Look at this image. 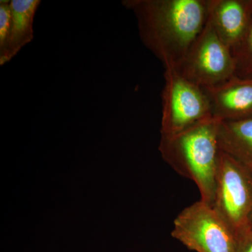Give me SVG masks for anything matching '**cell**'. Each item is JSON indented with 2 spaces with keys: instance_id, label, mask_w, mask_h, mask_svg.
Masks as SVG:
<instances>
[{
  "instance_id": "1",
  "label": "cell",
  "mask_w": 252,
  "mask_h": 252,
  "mask_svg": "<svg viewBox=\"0 0 252 252\" xmlns=\"http://www.w3.org/2000/svg\"><path fill=\"white\" fill-rule=\"evenodd\" d=\"M141 39L163 64L178 70L208 19L209 0H126Z\"/></svg>"
},
{
  "instance_id": "2",
  "label": "cell",
  "mask_w": 252,
  "mask_h": 252,
  "mask_svg": "<svg viewBox=\"0 0 252 252\" xmlns=\"http://www.w3.org/2000/svg\"><path fill=\"white\" fill-rule=\"evenodd\" d=\"M219 124L215 118L170 136H161L158 149L179 175L196 185L200 200L212 205L220 154Z\"/></svg>"
},
{
  "instance_id": "3",
  "label": "cell",
  "mask_w": 252,
  "mask_h": 252,
  "mask_svg": "<svg viewBox=\"0 0 252 252\" xmlns=\"http://www.w3.org/2000/svg\"><path fill=\"white\" fill-rule=\"evenodd\" d=\"M162 94L161 136L180 133L214 118L206 91L177 69H165Z\"/></svg>"
},
{
  "instance_id": "4",
  "label": "cell",
  "mask_w": 252,
  "mask_h": 252,
  "mask_svg": "<svg viewBox=\"0 0 252 252\" xmlns=\"http://www.w3.org/2000/svg\"><path fill=\"white\" fill-rule=\"evenodd\" d=\"M212 206L235 236L252 225V174L221 151Z\"/></svg>"
},
{
  "instance_id": "5",
  "label": "cell",
  "mask_w": 252,
  "mask_h": 252,
  "mask_svg": "<svg viewBox=\"0 0 252 252\" xmlns=\"http://www.w3.org/2000/svg\"><path fill=\"white\" fill-rule=\"evenodd\" d=\"M172 238L196 252H235L236 236L212 205L200 200L173 222Z\"/></svg>"
},
{
  "instance_id": "6",
  "label": "cell",
  "mask_w": 252,
  "mask_h": 252,
  "mask_svg": "<svg viewBox=\"0 0 252 252\" xmlns=\"http://www.w3.org/2000/svg\"><path fill=\"white\" fill-rule=\"evenodd\" d=\"M178 71L189 80L203 88L220 85L236 76L233 52L208 19Z\"/></svg>"
},
{
  "instance_id": "7",
  "label": "cell",
  "mask_w": 252,
  "mask_h": 252,
  "mask_svg": "<svg viewBox=\"0 0 252 252\" xmlns=\"http://www.w3.org/2000/svg\"><path fill=\"white\" fill-rule=\"evenodd\" d=\"M204 89L211 104L212 116L217 120L252 118V78L235 76L220 85Z\"/></svg>"
},
{
  "instance_id": "8",
  "label": "cell",
  "mask_w": 252,
  "mask_h": 252,
  "mask_svg": "<svg viewBox=\"0 0 252 252\" xmlns=\"http://www.w3.org/2000/svg\"><path fill=\"white\" fill-rule=\"evenodd\" d=\"M252 18V0H209L208 20L232 52L243 41Z\"/></svg>"
},
{
  "instance_id": "9",
  "label": "cell",
  "mask_w": 252,
  "mask_h": 252,
  "mask_svg": "<svg viewBox=\"0 0 252 252\" xmlns=\"http://www.w3.org/2000/svg\"><path fill=\"white\" fill-rule=\"evenodd\" d=\"M41 1L39 0L10 1L11 26L9 39L4 49L0 51V64H5L32 40L33 21Z\"/></svg>"
},
{
  "instance_id": "10",
  "label": "cell",
  "mask_w": 252,
  "mask_h": 252,
  "mask_svg": "<svg viewBox=\"0 0 252 252\" xmlns=\"http://www.w3.org/2000/svg\"><path fill=\"white\" fill-rule=\"evenodd\" d=\"M218 134L220 151L252 174V118L220 121Z\"/></svg>"
},
{
  "instance_id": "11",
  "label": "cell",
  "mask_w": 252,
  "mask_h": 252,
  "mask_svg": "<svg viewBox=\"0 0 252 252\" xmlns=\"http://www.w3.org/2000/svg\"><path fill=\"white\" fill-rule=\"evenodd\" d=\"M236 63V76L252 78V18L248 31L233 52Z\"/></svg>"
},
{
  "instance_id": "12",
  "label": "cell",
  "mask_w": 252,
  "mask_h": 252,
  "mask_svg": "<svg viewBox=\"0 0 252 252\" xmlns=\"http://www.w3.org/2000/svg\"><path fill=\"white\" fill-rule=\"evenodd\" d=\"M11 26V11L10 1L0 2V51H2L9 39Z\"/></svg>"
},
{
  "instance_id": "13",
  "label": "cell",
  "mask_w": 252,
  "mask_h": 252,
  "mask_svg": "<svg viewBox=\"0 0 252 252\" xmlns=\"http://www.w3.org/2000/svg\"><path fill=\"white\" fill-rule=\"evenodd\" d=\"M235 252H252V225L236 236Z\"/></svg>"
},
{
  "instance_id": "14",
  "label": "cell",
  "mask_w": 252,
  "mask_h": 252,
  "mask_svg": "<svg viewBox=\"0 0 252 252\" xmlns=\"http://www.w3.org/2000/svg\"></svg>"
}]
</instances>
